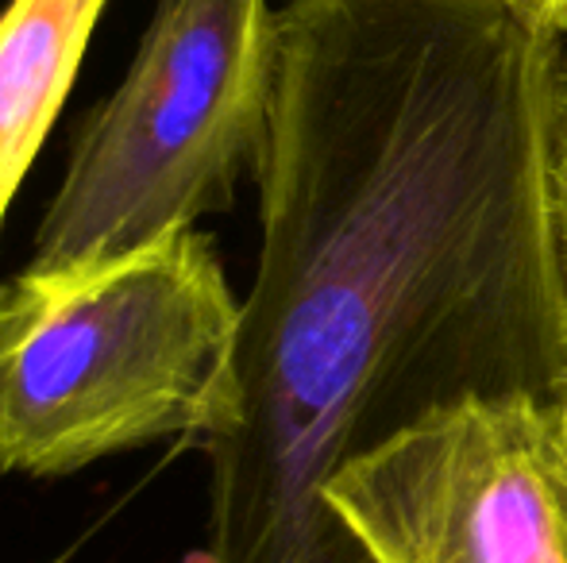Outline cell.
Segmentation results:
<instances>
[{"label":"cell","mask_w":567,"mask_h":563,"mask_svg":"<svg viewBox=\"0 0 567 563\" xmlns=\"http://www.w3.org/2000/svg\"><path fill=\"white\" fill-rule=\"evenodd\" d=\"M239 425L189 563H371L329 482L463 394L567 390L564 43L498 0H286Z\"/></svg>","instance_id":"1"},{"label":"cell","mask_w":567,"mask_h":563,"mask_svg":"<svg viewBox=\"0 0 567 563\" xmlns=\"http://www.w3.org/2000/svg\"><path fill=\"white\" fill-rule=\"evenodd\" d=\"M239 329L217 240L186 228L113 267L0 282V475L66 479L239 425Z\"/></svg>","instance_id":"2"},{"label":"cell","mask_w":567,"mask_h":563,"mask_svg":"<svg viewBox=\"0 0 567 563\" xmlns=\"http://www.w3.org/2000/svg\"><path fill=\"white\" fill-rule=\"evenodd\" d=\"M278 39L270 0H158L120 85L78 121L31 271H101L228 212L270 139Z\"/></svg>","instance_id":"3"},{"label":"cell","mask_w":567,"mask_h":563,"mask_svg":"<svg viewBox=\"0 0 567 563\" xmlns=\"http://www.w3.org/2000/svg\"><path fill=\"white\" fill-rule=\"evenodd\" d=\"M329 505L371 563H567V390L444 402L351 459Z\"/></svg>","instance_id":"4"},{"label":"cell","mask_w":567,"mask_h":563,"mask_svg":"<svg viewBox=\"0 0 567 563\" xmlns=\"http://www.w3.org/2000/svg\"><path fill=\"white\" fill-rule=\"evenodd\" d=\"M109 0H8L0 8V228L35 166Z\"/></svg>","instance_id":"5"},{"label":"cell","mask_w":567,"mask_h":563,"mask_svg":"<svg viewBox=\"0 0 567 563\" xmlns=\"http://www.w3.org/2000/svg\"><path fill=\"white\" fill-rule=\"evenodd\" d=\"M548 178H553V217H556V240H560V263L567 285V43L556 66V90H553V136H548Z\"/></svg>","instance_id":"6"},{"label":"cell","mask_w":567,"mask_h":563,"mask_svg":"<svg viewBox=\"0 0 567 563\" xmlns=\"http://www.w3.org/2000/svg\"><path fill=\"white\" fill-rule=\"evenodd\" d=\"M498 4L548 43H567V0H498Z\"/></svg>","instance_id":"7"},{"label":"cell","mask_w":567,"mask_h":563,"mask_svg":"<svg viewBox=\"0 0 567 563\" xmlns=\"http://www.w3.org/2000/svg\"><path fill=\"white\" fill-rule=\"evenodd\" d=\"M54 563H66V556H59V560H54Z\"/></svg>","instance_id":"8"}]
</instances>
